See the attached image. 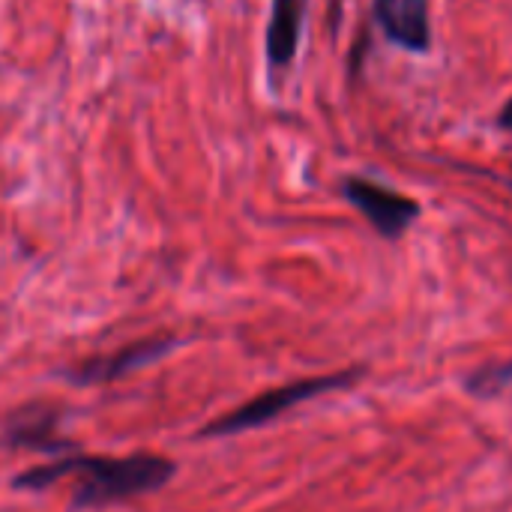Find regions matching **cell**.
Instances as JSON below:
<instances>
[{
	"label": "cell",
	"instance_id": "cell-1",
	"mask_svg": "<svg viewBox=\"0 0 512 512\" xmlns=\"http://www.w3.org/2000/svg\"><path fill=\"white\" fill-rule=\"evenodd\" d=\"M75 474V492L72 507H105L114 501H126L135 495H147L162 489L174 477V462L162 456H126V459H108V456H63L51 465H36L15 477V489H48L51 483Z\"/></svg>",
	"mask_w": 512,
	"mask_h": 512
},
{
	"label": "cell",
	"instance_id": "cell-2",
	"mask_svg": "<svg viewBox=\"0 0 512 512\" xmlns=\"http://www.w3.org/2000/svg\"><path fill=\"white\" fill-rule=\"evenodd\" d=\"M363 375V369H351V372H339V375H324V378H306V381H294V384H285L279 390H270V393H261L258 399L234 408L231 414L219 417L216 423H210L204 429L207 438H225V435H237V432H249V429H258L270 420H276L279 414H285L288 408L300 405V402H309L321 393H333V390H342V387H351L357 378Z\"/></svg>",
	"mask_w": 512,
	"mask_h": 512
},
{
	"label": "cell",
	"instance_id": "cell-3",
	"mask_svg": "<svg viewBox=\"0 0 512 512\" xmlns=\"http://www.w3.org/2000/svg\"><path fill=\"white\" fill-rule=\"evenodd\" d=\"M342 192L369 219V225L387 240L402 237L414 225V219L420 216V204L414 198L393 192V189H387L375 180H366V177H348Z\"/></svg>",
	"mask_w": 512,
	"mask_h": 512
},
{
	"label": "cell",
	"instance_id": "cell-4",
	"mask_svg": "<svg viewBox=\"0 0 512 512\" xmlns=\"http://www.w3.org/2000/svg\"><path fill=\"white\" fill-rule=\"evenodd\" d=\"M372 9H375V21L381 24L390 42L414 54L429 51L432 42L429 0H372Z\"/></svg>",
	"mask_w": 512,
	"mask_h": 512
},
{
	"label": "cell",
	"instance_id": "cell-5",
	"mask_svg": "<svg viewBox=\"0 0 512 512\" xmlns=\"http://www.w3.org/2000/svg\"><path fill=\"white\" fill-rule=\"evenodd\" d=\"M171 348L168 339H144V342H132V345H123L120 351L108 354V357H96V360H87L72 378L78 384H108V381H117L123 375H129L132 369H141L159 357H165Z\"/></svg>",
	"mask_w": 512,
	"mask_h": 512
},
{
	"label": "cell",
	"instance_id": "cell-6",
	"mask_svg": "<svg viewBox=\"0 0 512 512\" xmlns=\"http://www.w3.org/2000/svg\"><path fill=\"white\" fill-rule=\"evenodd\" d=\"M57 414L42 408V411H24L18 414L9 426H6V444L12 447H24V450H36V453H48V456H60L72 447V441H66L57 432Z\"/></svg>",
	"mask_w": 512,
	"mask_h": 512
},
{
	"label": "cell",
	"instance_id": "cell-7",
	"mask_svg": "<svg viewBox=\"0 0 512 512\" xmlns=\"http://www.w3.org/2000/svg\"><path fill=\"white\" fill-rule=\"evenodd\" d=\"M303 9H306V0H273V12H270V24H267L270 69H285L297 57Z\"/></svg>",
	"mask_w": 512,
	"mask_h": 512
},
{
	"label": "cell",
	"instance_id": "cell-8",
	"mask_svg": "<svg viewBox=\"0 0 512 512\" xmlns=\"http://www.w3.org/2000/svg\"><path fill=\"white\" fill-rule=\"evenodd\" d=\"M510 378L512 363L510 366H498V369H483L480 375L471 378V390H474V393H498Z\"/></svg>",
	"mask_w": 512,
	"mask_h": 512
},
{
	"label": "cell",
	"instance_id": "cell-9",
	"mask_svg": "<svg viewBox=\"0 0 512 512\" xmlns=\"http://www.w3.org/2000/svg\"><path fill=\"white\" fill-rule=\"evenodd\" d=\"M498 126H501V129H512V99L504 105V111H501V117H498Z\"/></svg>",
	"mask_w": 512,
	"mask_h": 512
}]
</instances>
